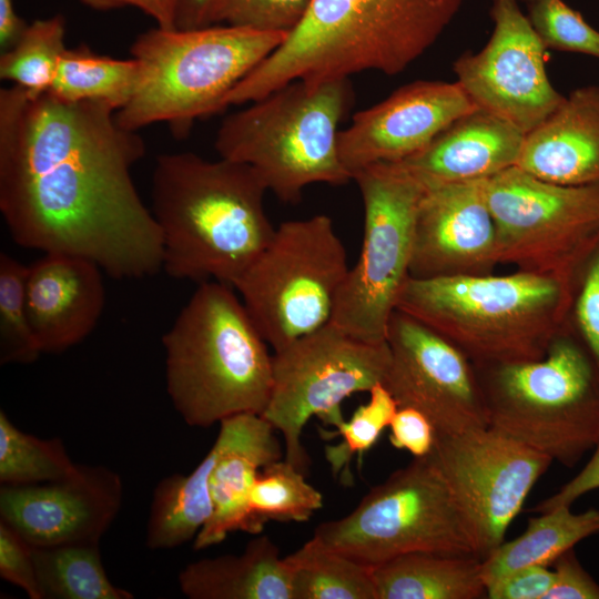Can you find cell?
Listing matches in <instances>:
<instances>
[{
    "label": "cell",
    "mask_w": 599,
    "mask_h": 599,
    "mask_svg": "<svg viewBox=\"0 0 599 599\" xmlns=\"http://www.w3.org/2000/svg\"><path fill=\"white\" fill-rule=\"evenodd\" d=\"M95 101L0 90V212L21 247L68 253L120 278L162 270L160 229L133 177L138 131Z\"/></svg>",
    "instance_id": "cell-1"
},
{
    "label": "cell",
    "mask_w": 599,
    "mask_h": 599,
    "mask_svg": "<svg viewBox=\"0 0 599 599\" xmlns=\"http://www.w3.org/2000/svg\"><path fill=\"white\" fill-rule=\"evenodd\" d=\"M464 0H312L302 22L244 77L223 105L254 102L295 81L395 75L423 55Z\"/></svg>",
    "instance_id": "cell-2"
},
{
    "label": "cell",
    "mask_w": 599,
    "mask_h": 599,
    "mask_svg": "<svg viewBox=\"0 0 599 599\" xmlns=\"http://www.w3.org/2000/svg\"><path fill=\"white\" fill-rule=\"evenodd\" d=\"M266 192L247 164L193 152L160 154L151 211L162 237V270L176 280L233 286L274 233Z\"/></svg>",
    "instance_id": "cell-3"
},
{
    "label": "cell",
    "mask_w": 599,
    "mask_h": 599,
    "mask_svg": "<svg viewBox=\"0 0 599 599\" xmlns=\"http://www.w3.org/2000/svg\"><path fill=\"white\" fill-rule=\"evenodd\" d=\"M571 301L565 283L517 270L508 275L408 276L395 309L479 366L542 358L569 321Z\"/></svg>",
    "instance_id": "cell-4"
},
{
    "label": "cell",
    "mask_w": 599,
    "mask_h": 599,
    "mask_svg": "<svg viewBox=\"0 0 599 599\" xmlns=\"http://www.w3.org/2000/svg\"><path fill=\"white\" fill-rule=\"evenodd\" d=\"M162 344L166 392L189 426L263 414L273 355L232 285L200 283Z\"/></svg>",
    "instance_id": "cell-5"
},
{
    "label": "cell",
    "mask_w": 599,
    "mask_h": 599,
    "mask_svg": "<svg viewBox=\"0 0 599 599\" xmlns=\"http://www.w3.org/2000/svg\"><path fill=\"white\" fill-rule=\"evenodd\" d=\"M287 34L230 24L156 26L140 33L130 48L139 78L131 99L116 111L119 124L138 131L165 122L176 136H185L196 119L224 110L230 91Z\"/></svg>",
    "instance_id": "cell-6"
},
{
    "label": "cell",
    "mask_w": 599,
    "mask_h": 599,
    "mask_svg": "<svg viewBox=\"0 0 599 599\" xmlns=\"http://www.w3.org/2000/svg\"><path fill=\"white\" fill-rule=\"evenodd\" d=\"M474 366L491 428L567 467L599 441V367L570 321L540 359Z\"/></svg>",
    "instance_id": "cell-7"
},
{
    "label": "cell",
    "mask_w": 599,
    "mask_h": 599,
    "mask_svg": "<svg viewBox=\"0 0 599 599\" xmlns=\"http://www.w3.org/2000/svg\"><path fill=\"white\" fill-rule=\"evenodd\" d=\"M348 101L347 79L291 81L227 115L215 150L220 158L254 169L278 200L297 203L308 185L352 180L337 145Z\"/></svg>",
    "instance_id": "cell-8"
},
{
    "label": "cell",
    "mask_w": 599,
    "mask_h": 599,
    "mask_svg": "<svg viewBox=\"0 0 599 599\" xmlns=\"http://www.w3.org/2000/svg\"><path fill=\"white\" fill-rule=\"evenodd\" d=\"M348 270L332 219L317 214L275 227L233 287L276 352L331 322Z\"/></svg>",
    "instance_id": "cell-9"
},
{
    "label": "cell",
    "mask_w": 599,
    "mask_h": 599,
    "mask_svg": "<svg viewBox=\"0 0 599 599\" xmlns=\"http://www.w3.org/2000/svg\"><path fill=\"white\" fill-rule=\"evenodd\" d=\"M313 538L372 567L412 552L477 556L467 520L427 457L395 470L348 515L318 525Z\"/></svg>",
    "instance_id": "cell-10"
},
{
    "label": "cell",
    "mask_w": 599,
    "mask_h": 599,
    "mask_svg": "<svg viewBox=\"0 0 599 599\" xmlns=\"http://www.w3.org/2000/svg\"><path fill=\"white\" fill-rule=\"evenodd\" d=\"M353 180L364 205V236L331 322L359 339L383 343L410 276L414 226L425 186L397 162L366 166Z\"/></svg>",
    "instance_id": "cell-11"
},
{
    "label": "cell",
    "mask_w": 599,
    "mask_h": 599,
    "mask_svg": "<svg viewBox=\"0 0 599 599\" xmlns=\"http://www.w3.org/2000/svg\"><path fill=\"white\" fill-rule=\"evenodd\" d=\"M497 233L498 262L558 280L575 273L599 240V183L560 185L517 166L484 181Z\"/></svg>",
    "instance_id": "cell-12"
},
{
    "label": "cell",
    "mask_w": 599,
    "mask_h": 599,
    "mask_svg": "<svg viewBox=\"0 0 599 599\" xmlns=\"http://www.w3.org/2000/svg\"><path fill=\"white\" fill-rule=\"evenodd\" d=\"M389 363L387 342H365L332 322L274 352L262 416L282 433L285 459L306 475L311 458L301 440L306 423L317 416L337 427L344 420L341 404L383 383Z\"/></svg>",
    "instance_id": "cell-13"
},
{
    "label": "cell",
    "mask_w": 599,
    "mask_h": 599,
    "mask_svg": "<svg viewBox=\"0 0 599 599\" xmlns=\"http://www.w3.org/2000/svg\"><path fill=\"white\" fill-rule=\"evenodd\" d=\"M444 478L484 559L504 540L552 459L491 428L437 436L426 456Z\"/></svg>",
    "instance_id": "cell-14"
},
{
    "label": "cell",
    "mask_w": 599,
    "mask_h": 599,
    "mask_svg": "<svg viewBox=\"0 0 599 599\" xmlns=\"http://www.w3.org/2000/svg\"><path fill=\"white\" fill-rule=\"evenodd\" d=\"M493 33L477 53L453 63L457 82L478 109L490 112L525 135L565 100L545 68L546 48L518 0H491Z\"/></svg>",
    "instance_id": "cell-15"
},
{
    "label": "cell",
    "mask_w": 599,
    "mask_h": 599,
    "mask_svg": "<svg viewBox=\"0 0 599 599\" xmlns=\"http://www.w3.org/2000/svg\"><path fill=\"white\" fill-rule=\"evenodd\" d=\"M386 342L390 363L383 384L398 407L423 413L437 436L488 426L475 366L456 346L397 309Z\"/></svg>",
    "instance_id": "cell-16"
},
{
    "label": "cell",
    "mask_w": 599,
    "mask_h": 599,
    "mask_svg": "<svg viewBox=\"0 0 599 599\" xmlns=\"http://www.w3.org/2000/svg\"><path fill=\"white\" fill-rule=\"evenodd\" d=\"M123 500L120 475L102 465H78L69 477L0 489V521L32 547L99 545Z\"/></svg>",
    "instance_id": "cell-17"
},
{
    "label": "cell",
    "mask_w": 599,
    "mask_h": 599,
    "mask_svg": "<svg viewBox=\"0 0 599 599\" xmlns=\"http://www.w3.org/2000/svg\"><path fill=\"white\" fill-rule=\"evenodd\" d=\"M476 109L457 81L408 83L379 103L357 112L351 124L338 132L341 161L352 180L366 166L403 161Z\"/></svg>",
    "instance_id": "cell-18"
},
{
    "label": "cell",
    "mask_w": 599,
    "mask_h": 599,
    "mask_svg": "<svg viewBox=\"0 0 599 599\" xmlns=\"http://www.w3.org/2000/svg\"><path fill=\"white\" fill-rule=\"evenodd\" d=\"M484 181L425 187L414 226L410 276L493 273L499 264L497 233Z\"/></svg>",
    "instance_id": "cell-19"
},
{
    "label": "cell",
    "mask_w": 599,
    "mask_h": 599,
    "mask_svg": "<svg viewBox=\"0 0 599 599\" xmlns=\"http://www.w3.org/2000/svg\"><path fill=\"white\" fill-rule=\"evenodd\" d=\"M101 271L68 253H44L28 265L26 304L42 353H61L94 329L105 304Z\"/></svg>",
    "instance_id": "cell-20"
},
{
    "label": "cell",
    "mask_w": 599,
    "mask_h": 599,
    "mask_svg": "<svg viewBox=\"0 0 599 599\" xmlns=\"http://www.w3.org/2000/svg\"><path fill=\"white\" fill-rule=\"evenodd\" d=\"M216 440L221 451L210 478L213 510L193 540L194 550L217 545L234 531H263L265 525L250 509V490L257 471L282 457L275 428L262 415L223 419Z\"/></svg>",
    "instance_id": "cell-21"
},
{
    "label": "cell",
    "mask_w": 599,
    "mask_h": 599,
    "mask_svg": "<svg viewBox=\"0 0 599 599\" xmlns=\"http://www.w3.org/2000/svg\"><path fill=\"white\" fill-rule=\"evenodd\" d=\"M525 134L481 109L465 114L399 163L426 189L488 179L517 164Z\"/></svg>",
    "instance_id": "cell-22"
},
{
    "label": "cell",
    "mask_w": 599,
    "mask_h": 599,
    "mask_svg": "<svg viewBox=\"0 0 599 599\" xmlns=\"http://www.w3.org/2000/svg\"><path fill=\"white\" fill-rule=\"evenodd\" d=\"M515 166L560 185L599 183V85L573 90L527 133Z\"/></svg>",
    "instance_id": "cell-23"
},
{
    "label": "cell",
    "mask_w": 599,
    "mask_h": 599,
    "mask_svg": "<svg viewBox=\"0 0 599 599\" xmlns=\"http://www.w3.org/2000/svg\"><path fill=\"white\" fill-rule=\"evenodd\" d=\"M179 586L190 599H293L287 561L266 535L252 539L240 555L189 564Z\"/></svg>",
    "instance_id": "cell-24"
},
{
    "label": "cell",
    "mask_w": 599,
    "mask_h": 599,
    "mask_svg": "<svg viewBox=\"0 0 599 599\" xmlns=\"http://www.w3.org/2000/svg\"><path fill=\"white\" fill-rule=\"evenodd\" d=\"M481 558L412 552L373 567L377 599H480Z\"/></svg>",
    "instance_id": "cell-25"
},
{
    "label": "cell",
    "mask_w": 599,
    "mask_h": 599,
    "mask_svg": "<svg viewBox=\"0 0 599 599\" xmlns=\"http://www.w3.org/2000/svg\"><path fill=\"white\" fill-rule=\"evenodd\" d=\"M220 451L215 439L191 474L172 475L158 483L145 531V545L150 549H171L194 540L210 519L213 510L210 478Z\"/></svg>",
    "instance_id": "cell-26"
},
{
    "label": "cell",
    "mask_w": 599,
    "mask_h": 599,
    "mask_svg": "<svg viewBox=\"0 0 599 599\" xmlns=\"http://www.w3.org/2000/svg\"><path fill=\"white\" fill-rule=\"evenodd\" d=\"M599 534V509L573 512L559 506L530 517L526 530L510 541H502L481 560V573L489 582L522 567L551 566L581 540Z\"/></svg>",
    "instance_id": "cell-27"
},
{
    "label": "cell",
    "mask_w": 599,
    "mask_h": 599,
    "mask_svg": "<svg viewBox=\"0 0 599 599\" xmlns=\"http://www.w3.org/2000/svg\"><path fill=\"white\" fill-rule=\"evenodd\" d=\"M138 78L133 58L101 55L81 44L63 52L49 93L70 103L103 102L118 111L131 99Z\"/></svg>",
    "instance_id": "cell-28"
},
{
    "label": "cell",
    "mask_w": 599,
    "mask_h": 599,
    "mask_svg": "<svg viewBox=\"0 0 599 599\" xmlns=\"http://www.w3.org/2000/svg\"><path fill=\"white\" fill-rule=\"evenodd\" d=\"M285 559L293 599H377L372 566L331 550L313 537Z\"/></svg>",
    "instance_id": "cell-29"
},
{
    "label": "cell",
    "mask_w": 599,
    "mask_h": 599,
    "mask_svg": "<svg viewBox=\"0 0 599 599\" xmlns=\"http://www.w3.org/2000/svg\"><path fill=\"white\" fill-rule=\"evenodd\" d=\"M32 554L43 599L134 598L110 581L99 545L32 547Z\"/></svg>",
    "instance_id": "cell-30"
},
{
    "label": "cell",
    "mask_w": 599,
    "mask_h": 599,
    "mask_svg": "<svg viewBox=\"0 0 599 599\" xmlns=\"http://www.w3.org/2000/svg\"><path fill=\"white\" fill-rule=\"evenodd\" d=\"M65 18L58 13L29 23L0 55V79L38 97L50 91L65 51Z\"/></svg>",
    "instance_id": "cell-31"
},
{
    "label": "cell",
    "mask_w": 599,
    "mask_h": 599,
    "mask_svg": "<svg viewBox=\"0 0 599 599\" xmlns=\"http://www.w3.org/2000/svg\"><path fill=\"white\" fill-rule=\"evenodd\" d=\"M79 464L69 457L60 438L42 439L20 430L0 410V483L37 485L64 479Z\"/></svg>",
    "instance_id": "cell-32"
},
{
    "label": "cell",
    "mask_w": 599,
    "mask_h": 599,
    "mask_svg": "<svg viewBox=\"0 0 599 599\" xmlns=\"http://www.w3.org/2000/svg\"><path fill=\"white\" fill-rule=\"evenodd\" d=\"M248 505L264 525L268 520L303 522L323 506V496L306 481L303 471L278 459L255 475Z\"/></svg>",
    "instance_id": "cell-33"
},
{
    "label": "cell",
    "mask_w": 599,
    "mask_h": 599,
    "mask_svg": "<svg viewBox=\"0 0 599 599\" xmlns=\"http://www.w3.org/2000/svg\"><path fill=\"white\" fill-rule=\"evenodd\" d=\"M28 266L0 254V364H31L42 354L32 331L27 304Z\"/></svg>",
    "instance_id": "cell-34"
},
{
    "label": "cell",
    "mask_w": 599,
    "mask_h": 599,
    "mask_svg": "<svg viewBox=\"0 0 599 599\" xmlns=\"http://www.w3.org/2000/svg\"><path fill=\"white\" fill-rule=\"evenodd\" d=\"M369 400L358 406L348 422L343 420L336 432H323L338 435L343 440L338 445H327L325 457L333 475L341 474L342 481L352 484L349 464L356 454L359 464L363 455L377 441L383 430L389 427L398 405L383 383L376 384L369 392Z\"/></svg>",
    "instance_id": "cell-35"
},
{
    "label": "cell",
    "mask_w": 599,
    "mask_h": 599,
    "mask_svg": "<svg viewBox=\"0 0 599 599\" xmlns=\"http://www.w3.org/2000/svg\"><path fill=\"white\" fill-rule=\"evenodd\" d=\"M527 17L546 49L599 59V31L562 0H536Z\"/></svg>",
    "instance_id": "cell-36"
},
{
    "label": "cell",
    "mask_w": 599,
    "mask_h": 599,
    "mask_svg": "<svg viewBox=\"0 0 599 599\" xmlns=\"http://www.w3.org/2000/svg\"><path fill=\"white\" fill-rule=\"evenodd\" d=\"M569 321L599 367V240L572 280Z\"/></svg>",
    "instance_id": "cell-37"
},
{
    "label": "cell",
    "mask_w": 599,
    "mask_h": 599,
    "mask_svg": "<svg viewBox=\"0 0 599 599\" xmlns=\"http://www.w3.org/2000/svg\"><path fill=\"white\" fill-rule=\"evenodd\" d=\"M312 0H227L223 22L262 32H292Z\"/></svg>",
    "instance_id": "cell-38"
},
{
    "label": "cell",
    "mask_w": 599,
    "mask_h": 599,
    "mask_svg": "<svg viewBox=\"0 0 599 599\" xmlns=\"http://www.w3.org/2000/svg\"><path fill=\"white\" fill-rule=\"evenodd\" d=\"M0 576L31 599H43L32 547L14 529L0 521Z\"/></svg>",
    "instance_id": "cell-39"
},
{
    "label": "cell",
    "mask_w": 599,
    "mask_h": 599,
    "mask_svg": "<svg viewBox=\"0 0 599 599\" xmlns=\"http://www.w3.org/2000/svg\"><path fill=\"white\" fill-rule=\"evenodd\" d=\"M555 580L554 569L531 565L516 569L486 586L488 599H545Z\"/></svg>",
    "instance_id": "cell-40"
},
{
    "label": "cell",
    "mask_w": 599,
    "mask_h": 599,
    "mask_svg": "<svg viewBox=\"0 0 599 599\" xmlns=\"http://www.w3.org/2000/svg\"><path fill=\"white\" fill-rule=\"evenodd\" d=\"M389 428L390 444L397 449L409 451L414 458L429 455L437 438L432 422L423 413L410 407H398Z\"/></svg>",
    "instance_id": "cell-41"
},
{
    "label": "cell",
    "mask_w": 599,
    "mask_h": 599,
    "mask_svg": "<svg viewBox=\"0 0 599 599\" xmlns=\"http://www.w3.org/2000/svg\"><path fill=\"white\" fill-rule=\"evenodd\" d=\"M552 566L555 580L545 599H599V583L581 566L573 548Z\"/></svg>",
    "instance_id": "cell-42"
},
{
    "label": "cell",
    "mask_w": 599,
    "mask_h": 599,
    "mask_svg": "<svg viewBox=\"0 0 599 599\" xmlns=\"http://www.w3.org/2000/svg\"><path fill=\"white\" fill-rule=\"evenodd\" d=\"M592 450V455L580 471L554 495L537 504L532 511L539 514L559 506H571L581 496L599 489V441Z\"/></svg>",
    "instance_id": "cell-43"
},
{
    "label": "cell",
    "mask_w": 599,
    "mask_h": 599,
    "mask_svg": "<svg viewBox=\"0 0 599 599\" xmlns=\"http://www.w3.org/2000/svg\"><path fill=\"white\" fill-rule=\"evenodd\" d=\"M227 0H176L175 28L190 30L223 22Z\"/></svg>",
    "instance_id": "cell-44"
},
{
    "label": "cell",
    "mask_w": 599,
    "mask_h": 599,
    "mask_svg": "<svg viewBox=\"0 0 599 599\" xmlns=\"http://www.w3.org/2000/svg\"><path fill=\"white\" fill-rule=\"evenodd\" d=\"M82 4L98 10L109 11L121 8H134L153 19L161 28H175L176 0H79Z\"/></svg>",
    "instance_id": "cell-45"
},
{
    "label": "cell",
    "mask_w": 599,
    "mask_h": 599,
    "mask_svg": "<svg viewBox=\"0 0 599 599\" xmlns=\"http://www.w3.org/2000/svg\"><path fill=\"white\" fill-rule=\"evenodd\" d=\"M29 23L22 19L14 0H0V48L1 52L11 48L22 35Z\"/></svg>",
    "instance_id": "cell-46"
},
{
    "label": "cell",
    "mask_w": 599,
    "mask_h": 599,
    "mask_svg": "<svg viewBox=\"0 0 599 599\" xmlns=\"http://www.w3.org/2000/svg\"><path fill=\"white\" fill-rule=\"evenodd\" d=\"M528 3L535 2L536 0H526Z\"/></svg>",
    "instance_id": "cell-47"
}]
</instances>
